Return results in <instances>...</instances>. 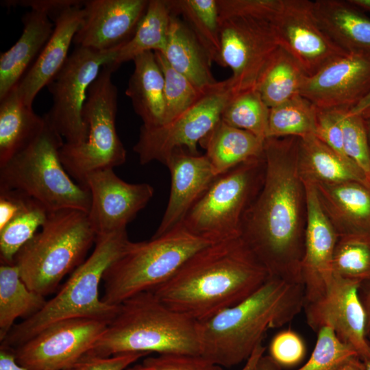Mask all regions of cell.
I'll use <instances>...</instances> for the list:
<instances>
[{
	"mask_svg": "<svg viewBox=\"0 0 370 370\" xmlns=\"http://www.w3.org/2000/svg\"><path fill=\"white\" fill-rule=\"evenodd\" d=\"M298 151V137L265 139L263 184L241 237L271 276L301 284L306 208Z\"/></svg>",
	"mask_w": 370,
	"mask_h": 370,
	"instance_id": "6da1fadb",
	"label": "cell"
},
{
	"mask_svg": "<svg viewBox=\"0 0 370 370\" xmlns=\"http://www.w3.org/2000/svg\"><path fill=\"white\" fill-rule=\"evenodd\" d=\"M270 276L238 237L201 249L151 291L171 308L199 321L244 300Z\"/></svg>",
	"mask_w": 370,
	"mask_h": 370,
	"instance_id": "7a4b0ae2",
	"label": "cell"
},
{
	"mask_svg": "<svg viewBox=\"0 0 370 370\" xmlns=\"http://www.w3.org/2000/svg\"><path fill=\"white\" fill-rule=\"evenodd\" d=\"M304 305L302 284L270 276L244 300L197 321L201 355L223 368L246 361L269 330L292 321Z\"/></svg>",
	"mask_w": 370,
	"mask_h": 370,
	"instance_id": "3957f363",
	"label": "cell"
},
{
	"mask_svg": "<svg viewBox=\"0 0 370 370\" xmlns=\"http://www.w3.org/2000/svg\"><path fill=\"white\" fill-rule=\"evenodd\" d=\"M126 353L201 355L197 321L142 292L120 304L114 317L86 354L108 357Z\"/></svg>",
	"mask_w": 370,
	"mask_h": 370,
	"instance_id": "277c9868",
	"label": "cell"
},
{
	"mask_svg": "<svg viewBox=\"0 0 370 370\" xmlns=\"http://www.w3.org/2000/svg\"><path fill=\"white\" fill-rule=\"evenodd\" d=\"M127 231L97 235L90 255L77 267L56 295L36 314L15 324L1 345L16 348L57 322L90 318L109 323L119 305H110L99 297V288L106 269L129 247Z\"/></svg>",
	"mask_w": 370,
	"mask_h": 370,
	"instance_id": "5b68a950",
	"label": "cell"
},
{
	"mask_svg": "<svg viewBox=\"0 0 370 370\" xmlns=\"http://www.w3.org/2000/svg\"><path fill=\"white\" fill-rule=\"evenodd\" d=\"M96 238L88 213L76 209L51 212L41 231L18 251L13 264L27 287L45 297L84 262Z\"/></svg>",
	"mask_w": 370,
	"mask_h": 370,
	"instance_id": "8992f818",
	"label": "cell"
},
{
	"mask_svg": "<svg viewBox=\"0 0 370 370\" xmlns=\"http://www.w3.org/2000/svg\"><path fill=\"white\" fill-rule=\"evenodd\" d=\"M64 143L46 120L40 135L0 167V190L18 191L40 202L49 212L76 209L88 213L90 191L75 182L64 168L60 156Z\"/></svg>",
	"mask_w": 370,
	"mask_h": 370,
	"instance_id": "52a82bcc",
	"label": "cell"
},
{
	"mask_svg": "<svg viewBox=\"0 0 370 370\" xmlns=\"http://www.w3.org/2000/svg\"><path fill=\"white\" fill-rule=\"evenodd\" d=\"M212 243L181 224L149 241H132L103 274L102 301L116 306L136 294L153 291L169 280L196 252Z\"/></svg>",
	"mask_w": 370,
	"mask_h": 370,
	"instance_id": "ba28073f",
	"label": "cell"
},
{
	"mask_svg": "<svg viewBox=\"0 0 370 370\" xmlns=\"http://www.w3.org/2000/svg\"><path fill=\"white\" fill-rule=\"evenodd\" d=\"M262 156L217 176L180 223L211 243L241 236L244 217L263 184Z\"/></svg>",
	"mask_w": 370,
	"mask_h": 370,
	"instance_id": "9c48e42d",
	"label": "cell"
},
{
	"mask_svg": "<svg viewBox=\"0 0 370 370\" xmlns=\"http://www.w3.org/2000/svg\"><path fill=\"white\" fill-rule=\"evenodd\" d=\"M114 71L107 64L90 86L83 110L88 135L80 144L64 143L60 156L64 168L77 184L86 187L87 176L96 171L125 163L126 150L116 130L118 90L112 80Z\"/></svg>",
	"mask_w": 370,
	"mask_h": 370,
	"instance_id": "30bf717a",
	"label": "cell"
},
{
	"mask_svg": "<svg viewBox=\"0 0 370 370\" xmlns=\"http://www.w3.org/2000/svg\"><path fill=\"white\" fill-rule=\"evenodd\" d=\"M233 97L229 78L218 81L169 123L153 127L142 125L138 141L133 147L140 163L158 161L164 164L177 149L199 154L198 145L221 120L223 110Z\"/></svg>",
	"mask_w": 370,
	"mask_h": 370,
	"instance_id": "8fae6325",
	"label": "cell"
},
{
	"mask_svg": "<svg viewBox=\"0 0 370 370\" xmlns=\"http://www.w3.org/2000/svg\"><path fill=\"white\" fill-rule=\"evenodd\" d=\"M116 52L76 47L47 86L53 103L44 116L65 143L77 145L86 139L88 127L83 119V110L88 90L103 66L112 62Z\"/></svg>",
	"mask_w": 370,
	"mask_h": 370,
	"instance_id": "7c38bea8",
	"label": "cell"
},
{
	"mask_svg": "<svg viewBox=\"0 0 370 370\" xmlns=\"http://www.w3.org/2000/svg\"><path fill=\"white\" fill-rule=\"evenodd\" d=\"M219 27L221 66L232 71L229 79L234 97L256 90L280 47L272 20L252 15L219 16Z\"/></svg>",
	"mask_w": 370,
	"mask_h": 370,
	"instance_id": "4fadbf2b",
	"label": "cell"
},
{
	"mask_svg": "<svg viewBox=\"0 0 370 370\" xmlns=\"http://www.w3.org/2000/svg\"><path fill=\"white\" fill-rule=\"evenodd\" d=\"M108 324L90 318L61 321L12 349L17 362L29 370H64L92 349Z\"/></svg>",
	"mask_w": 370,
	"mask_h": 370,
	"instance_id": "5bb4252c",
	"label": "cell"
},
{
	"mask_svg": "<svg viewBox=\"0 0 370 370\" xmlns=\"http://www.w3.org/2000/svg\"><path fill=\"white\" fill-rule=\"evenodd\" d=\"M280 47L291 55L307 76L346 53L323 31L309 0H280L272 21Z\"/></svg>",
	"mask_w": 370,
	"mask_h": 370,
	"instance_id": "9a60e30c",
	"label": "cell"
},
{
	"mask_svg": "<svg viewBox=\"0 0 370 370\" xmlns=\"http://www.w3.org/2000/svg\"><path fill=\"white\" fill-rule=\"evenodd\" d=\"M361 284L334 275L325 293L306 304L308 325L315 332L331 328L342 341L352 346L365 362L370 358L367 314L360 295Z\"/></svg>",
	"mask_w": 370,
	"mask_h": 370,
	"instance_id": "2e32d148",
	"label": "cell"
},
{
	"mask_svg": "<svg viewBox=\"0 0 370 370\" xmlns=\"http://www.w3.org/2000/svg\"><path fill=\"white\" fill-rule=\"evenodd\" d=\"M370 93V51L347 53L307 76L300 95L322 110H351Z\"/></svg>",
	"mask_w": 370,
	"mask_h": 370,
	"instance_id": "e0dca14e",
	"label": "cell"
},
{
	"mask_svg": "<svg viewBox=\"0 0 370 370\" xmlns=\"http://www.w3.org/2000/svg\"><path fill=\"white\" fill-rule=\"evenodd\" d=\"M86 186L91 199L88 217L97 236L125 230L154 193L150 184L126 182L113 169L90 173Z\"/></svg>",
	"mask_w": 370,
	"mask_h": 370,
	"instance_id": "ac0fdd59",
	"label": "cell"
},
{
	"mask_svg": "<svg viewBox=\"0 0 370 370\" xmlns=\"http://www.w3.org/2000/svg\"><path fill=\"white\" fill-rule=\"evenodd\" d=\"M148 3L147 0L85 1L73 43L100 52L117 51L134 34Z\"/></svg>",
	"mask_w": 370,
	"mask_h": 370,
	"instance_id": "d6986e66",
	"label": "cell"
},
{
	"mask_svg": "<svg viewBox=\"0 0 370 370\" xmlns=\"http://www.w3.org/2000/svg\"><path fill=\"white\" fill-rule=\"evenodd\" d=\"M302 182L306 215L301 280L306 304L323 296L333 278V256L338 236L321 206L314 186Z\"/></svg>",
	"mask_w": 370,
	"mask_h": 370,
	"instance_id": "ffe728a7",
	"label": "cell"
},
{
	"mask_svg": "<svg viewBox=\"0 0 370 370\" xmlns=\"http://www.w3.org/2000/svg\"><path fill=\"white\" fill-rule=\"evenodd\" d=\"M164 164L171 173L170 196L152 237L161 236L180 224L217 177L206 155L193 154L185 149L173 151Z\"/></svg>",
	"mask_w": 370,
	"mask_h": 370,
	"instance_id": "44dd1931",
	"label": "cell"
},
{
	"mask_svg": "<svg viewBox=\"0 0 370 370\" xmlns=\"http://www.w3.org/2000/svg\"><path fill=\"white\" fill-rule=\"evenodd\" d=\"M82 7L69 8L56 18L51 37L16 86L26 106L32 107L38 93L51 82L67 60L69 47L82 23Z\"/></svg>",
	"mask_w": 370,
	"mask_h": 370,
	"instance_id": "7402d4cb",
	"label": "cell"
},
{
	"mask_svg": "<svg viewBox=\"0 0 370 370\" xmlns=\"http://www.w3.org/2000/svg\"><path fill=\"white\" fill-rule=\"evenodd\" d=\"M312 184L338 236L370 234V188L357 182Z\"/></svg>",
	"mask_w": 370,
	"mask_h": 370,
	"instance_id": "603a6c76",
	"label": "cell"
},
{
	"mask_svg": "<svg viewBox=\"0 0 370 370\" xmlns=\"http://www.w3.org/2000/svg\"><path fill=\"white\" fill-rule=\"evenodd\" d=\"M23 32L18 40L0 56V99L16 87L31 63L38 58L53 29L45 13L30 10L22 17ZM28 71V70H27Z\"/></svg>",
	"mask_w": 370,
	"mask_h": 370,
	"instance_id": "cb8c5ba5",
	"label": "cell"
},
{
	"mask_svg": "<svg viewBox=\"0 0 370 370\" xmlns=\"http://www.w3.org/2000/svg\"><path fill=\"white\" fill-rule=\"evenodd\" d=\"M315 17L327 36L347 53L370 51V17L349 0H315Z\"/></svg>",
	"mask_w": 370,
	"mask_h": 370,
	"instance_id": "d4e9b609",
	"label": "cell"
},
{
	"mask_svg": "<svg viewBox=\"0 0 370 370\" xmlns=\"http://www.w3.org/2000/svg\"><path fill=\"white\" fill-rule=\"evenodd\" d=\"M298 169L302 181L334 184L357 182L370 186L360 169L311 134L299 138Z\"/></svg>",
	"mask_w": 370,
	"mask_h": 370,
	"instance_id": "484cf974",
	"label": "cell"
},
{
	"mask_svg": "<svg viewBox=\"0 0 370 370\" xmlns=\"http://www.w3.org/2000/svg\"><path fill=\"white\" fill-rule=\"evenodd\" d=\"M163 55L174 69L199 90L205 91L218 82L212 75V62L206 51L184 21L173 12Z\"/></svg>",
	"mask_w": 370,
	"mask_h": 370,
	"instance_id": "4316f807",
	"label": "cell"
},
{
	"mask_svg": "<svg viewBox=\"0 0 370 370\" xmlns=\"http://www.w3.org/2000/svg\"><path fill=\"white\" fill-rule=\"evenodd\" d=\"M133 62L134 69L125 93L135 112L141 118L143 126H160L164 113L163 73L153 51L143 53Z\"/></svg>",
	"mask_w": 370,
	"mask_h": 370,
	"instance_id": "83f0119b",
	"label": "cell"
},
{
	"mask_svg": "<svg viewBox=\"0 0 370 370\" xmlns=\"http://www.w3.org/2000/svg\"><path fill=\"white\" fill-rule=\"evenodd\" d=\"M264 140L220 120L199 145L206 150L214 175L219 176L245 162L262 156Z\"/></svg>",
	"mask_w": 370,
	"mask_h": 370,
	"instance_id": "f1b7e54d",
	"label": "cell"
},
{
	"mask_svg": "<svg viewBox=\"0 0 370 370\" xmlns=\"http://www.w3.org/2000/svg\"><path fill=\"white\" fill-rule=\"evenodd\" d=\"M46 124L20 99L14 87L0 99V167L32 143Z\"/></svg>",
	"mask_w": 370,
	"mask_h": 370,
	"instance_id": "f546056e",
	"label": "cell"
},
{
	"mask_svg": "<svg viewBox=\"0 0 370 370\" xmlns=\"http://www.w3.org/2000/svg\"><path fill=\"white\" fill-rule=\"evenodd\" d=\"M173 13L172 1L150 0L146 12L133 36L116 52L110 64L116 71L121 64L147 52L165 51L170 18Z\"/></svg>",
	"mask_w": 370,
	"mask_h": 370,
	"instance_id": "4dcf8cb0",
	"label": "cell"
},
{
	"mask_svg": "<svg viewBox=\"0 0 370 370\" xmlns=\"http://www.w3.org/2000/svg\"><path fill=\"white\" fill-rule=\"evenodd\" d=\"M45 297L30 290L14 264L0 266V341L5 339L17 319H27L45 305Z\"/></svg>",
	"mask_w": 370,
	"mask_h": 370,
	"instance_id": "1f68e13d",
	"label": "cell"
},
{
	"mask_svg": "<svg viewBox=\"0 0 370 370\" xmlns=\"http://www.w3.org/2000/svg\"><path fill=\"white\" fill-rule=\"evenodd\" d=\"M306 77L297 62L279 47L261 75L256 90L271 108L300 95Z\"/></svg>",
	"mask_w": 370,
	"mask_h": 370,
	"instance_id": "d6a6232c",
	"label": "cell"
},
{
	"mask_svg": "<svg viewBox=\"0 0 370 370\" xmlns=\"http://www.w3.org/2000/svg\"><path fill=\"white\" fill-rule=\"evenodd\" d=\"M172 5L173 12L182 16L210 62L221 66L217 0H174Z\"/></svg>",
	"mask_w": 370,
	"mask_h": 370,
	"instance_id": "836d02e7",
	"label": "cell"
},
{
	"mask_svg": "<svg viewBox=\"0 0 370 370\" xmlns=\"http://www.w3.org/2000/svg\"><path fill=\"white\" fill-rule=\"evenodd\" d=\"M317 108L301 95L270 108L268 138L314 134L316 130Z\"/></svg>",
	"mask_w": 370,
	"mask_h": 370,
	"instance_id": "e575fe53",
	"label": "cell"
},
{
	"mask_svg": "<svg viewBox=\"0 0 370 370\" xmlns=\"http://www.w3.org/2000/svg\"><path fill=\"white\" fill-rule=\"evenodd\" d=\"M333 273L344 279L370 284V234L338 236L335 246Z\"/></svg>",
	"mask_w": 370,
	"mask_h": 370,
	"instance_id": "d590c367",
	"label": "cell"
},
{
	"mask_svg": "<svg viewBox=\"0 0 370 370\" xmlns=\"http://www.w3.org/2000/svg\"><path fill=\"white\" fill-rule=\"evenodd\" d=\"M48 214L40 202L29 197L23 209L0 230L1 264H13L16 254L44 225Z\"/></svg>",
	"mask_w": 370,
	"mask_h": 370,
	"instance_id": "8d00e7d4",
	"label": "cell"
},
{
	"mask_svg": "<svg viewBox=\"0 0 370 370\" xmlns=\"http://www.w3.org/2000/svg\"><path fill=\"white\" fill-rule=\"evenodd\" d=\"M269 112L270 108L260 93L253 90L232 97L223 110L221 120L265 140L267 138Z\"/></svg>",
	"mask_w": 370,
	"mask_h": 370,
	"instance_id": "74e56055",
	"label": "cell"
},
{
	"mask_svg": "<svg viewBox=\"0 0 370 370\" xmlns=\"http://www.w3.org/2000/svg\"><path fill=\"white\" fill-rule=\"evenodd\" d=\"M154 53L164 78V113L162 123L164 125L186 110L206 90H199L184 75L174 69L162 53Z\"/></svg>",
	"mask_w": 370,
	"mask_h": 370,
	"instance_id": "f35d334b",
	"label": "cell"
},
{
	"mask_svg": "<svg viewBox=\"0 0 370 370\" xmlns=\"http://www.w3.org/2000/svg\"><path fill=\"white\" fill-rule=\"evenodd\" d=\"M317 332V341L310 358L297 370H338L350 358L358 356L355 349L339 339L331 328L323 327Z\"/></svg>",
	"mask_w": 370,
	"mask_h": 370,
	"instance_id": "ab89813d",
	"label": "cell"
},
{
	"mask_svg": "<svg viewBox=\"0 0 370 370\" xmlns=\"http://www.w3.org/2000/svg\"><path fill=\"white\" fill-rule=\"evenodd\" d=\"M338 110L346 154L362 172L370 186V145L365 120L360 114Z\"/></svg>",
	"mask_w": 370,
	"mask_h": 370,
	"instance_id": "60d3db41",
	"label": "cell"
},
{
	"mask_svg": "<svg viewBox=\"0 0 370 370\" xmlns=\"http://www.w3.org/2000/svg\"><path fill=\"white\" fill-rule=\"evenodd\" d=\"M306 355V345L301 336L291 330L278 332L269 345V356L281 368L298 365Z\"/></svg>",
	"mask_w": 370,
	"mask_h": 370,
	"instance_id": "b9f144b4",
	"label": "cell"
},
{
	"mask_svg": "<svg viewBox=\"0 0 370 370\" xmlns=\"http://www.w3.org/2000/svg\"><path fill=\"white\" fill-rule=\"evenodd\" d=\"M142 365L147 370H223L201 355L163 354L147 357Z\"/></svg>",
	"mask_w": 370,
	"mask_h": 370,
	"instance_id": "7bdbcfd3",
	"label": "cell"
},
{
	"mask_svg": "<svg viewBox=\"0 0 370 370\" xmlns=\"http://www.w3.org/2000/svg\"><path fill=\"white\" fill-rule=\"evenodd\" d=\"M314 135L343 159L354 163L347 156L339 110L317 108Z\"/></svg>",
	"mask_w": 370,
	"mask_h": 370,
	"instance_id": "ee69618b",
	"label": "cell"
},
{
	"mask_svg": "<svg viewBox=\"0 0 370 370\" xmlns=\"http://www.w3.org/2000/svg\"><path fill=\"white\" fill-rule=\"evenodd\" d=\"M220 17L252 15L273 21L280 0H217Z\"/></svg>",
	"mask_w": 370,
	"mask_h": 370,
	"instance_id": "f6af8a7d",
	"label": "cell"
},
{
	"mask_svg": "<svg viewBox=\"0 0 370 370\" xmlns=\"http://www.w3.org/2000/svg\"><path fill=\"white\" fill-rule=\"evenodd\" d=\"M147 353H126L100 357L86 355L82 360V370H125Z\"/></svg>",
	"mask_w": 370,
	"mask_h": 370,
	"instance_id": "bcb514c9",
	"label": "cell"
},
{
	"mask_svg": "<svg viewBox=\"0 0 370 370\" xmlns=\"http://www.w3.org/2000/svg\"><path fill=\"white\" fill-rule=\"evenodd\" d=\"M85 1L80 0H6L2 5L7 7H26L46 14L54 21L64 10L71 7H82Z\"/></svg>",
	"mask_w": 370,
	"mask_h": 370,
	"instance_id": "7dc6e473",
	"label": "cell"
},
{
	"mask_svg": "<svg viewBox=\"0 0 370 370\" xmlns=\"http://www.w3.org/2000/svg\"><path fill=\"white\" fill-rule=\"evenodd\" d=\"M29 197L14 190H0V230L25 206Z\"/></svg>",
	"mask_w": 370,
	"mask_h": 370,
	"instance_id": "c3c4849f",
	"label": "cell"
},
{
	"mask_svg": "<svg viewBox=\"0 0 370 370\" xmlns=\"http://www.w3.org/2000/svg\"><path fill=\"white\" fill-rule=\"evenodd\" d=\"M0 370H29L16 360L12 348L0 345Z\"/></svg>",
	"mask_w": 370,
	"mask_h": 370,
	"instance_id": "681fc988",
	"label": "cell"
},
{
	"mask_svg": "<svg viewBox=\"0 0 370 370\" xmlns=\"http://www.w3.org/2000/svg\"><path fill=\"white\" fill-rule=\"evenodd\" d=\"M265 347L262 344L259 345L251 356L245 361L244 367L241 370H254L258 360L264 354Z\"/></svg>",
	"mask_w": 370,
	"mask_h": 370,
	"instance_id": "f907efd6",
	"label": "cell"
},
{
	"mask_svg": "<svg viewBox=\"0 0 370 370\" xmlns=\"http://www.w3.org/2000/svg\"><path fill=\"white\" fill-rule=\"evenodd\" d=\"M254 370H281L269 356L264 354L258 360Z\"/></svg>",
	"mask_w": 370,
	"mask_h": 370,
	"instance_id": "816d5d0a",
	"label": "cell"
},
{
	"mask_svg": "<svg viewBox=\"0 0 370 370\" xmlns=\"http://www.w3.org/2000/svg\"><path fill=\"white\" fill-rule=\"evenodd\" d=\"M338 370H365V365L358 356H354L347 360Z\"/></svg>",
	"mask_w": 370,
	"mask_h": 370,
	"instance_id": "f5cc1de1",
	"label": "cell"
},
{
	"mask_svg": "<svg viewBox=\"0 0 370 370\" xmlns=\"http://www.w3.org/2000/svg\"><path fill=\"white\" fill-rule=\"evenodd\" d=\"M363 297L361 298L363 303L367 319V333L370 331V284L365 285Z\"/></svg>",
	"mask_w": 370,
	"mask_h": 370,
	"instance_id": "db71d44e",
	"label": "cell"
},
{
	"mask_svg": "<svg viewBox=\"0 0 370 370\" xmlns=\"http://www.w3.org/2000/svg\"><path fill=\"white\" fill-rule=\"evenodd\" d=\"M369 107H370V93L357 106L349 110V112L359 114Z\"/></svg>",
	"mask_w": 370,
	"mask_h": 370,
	"instance_id": "11a10c76",
	"label": "cell"
},
{
	"mask_svg": "<svg viewBox=\"0 0 370 370\" xmlns=\"http://www.w3.org/2000/svg\"><path fill=\"white\" fill-rule=\"evenodd\" d=\"M349 1L361 10L370 12V0H349Z\"/></svg>",
	"mask_w": 370,
	"mask_h": 370,
	"instance_id": "9f6ffc18",
	"label": "cell"
},
{
	"mask_svg": "<svg viewBox=\"0 0 370 370\" xmlns=\"http://www.w3.org/2000/svg\"><path fill=\"white\" fill-rule=\"evenodd\" d=\"M365 127L367 130V134L368 136V140L370 145V118L365 119Z\"/></svg>",
	"mask_w": 370,
	"mask_h": 370,
	"instance_id": "6f0895ef",
	"label": "cell"
},
{
	"mask_svg": "<svg viewBox=\"0 0 370 370\" xmlns=\"http://www.w3.org/2000/svg\"><path fill=\"white\" fill-rule=\"evenodd\" d=\"M125 370H147L142 364L127 367Z\"/></svg>",
	"mask_w": 370,
	"mask_h": 370,
	"instance_id": "680465c9",
	"label": "cell"
},
{
	"mask_svg": "<svg viewBox=\"0 0 370 370\" xmlns=\"http://www.w3.org/2000/svg\"><path fill=\"white\" fill-rule=\"evenodd\" d=\"M360 114L365 119L370 118V107L362 112Z\"/></svg>",
	"mask_w": 370,
	"mask_h": 370,
	"instance_id": "91938a15",
	"label": "cell"
},
{
	"mask_svg": "<svg viewBox=\"0 0 370 370\" xmlns=\"http://www.w3.org/2000/svg\"><path fill=\"white\" fill-rule=\"evenodd\" d=\"M64 370H82L81 360L71 367L66 369Z\"/></svg>",
	"mask_w": 370,
	"mask_h": 370,
	"instance_id": "94428289",
	"label": "cell"
},
{
	"mask_svg": "<svg viewBox=\"0 0 370 370\" xmlns=\"http://www.w3.org/2000/svg\"><path fill=\"white\" fill-rule=\"evenodd\" d=\"M368 339L370 342V331L367 333ZM365 365V370H370V358L365 362H363Z\"/></svg>",
	"mask_w": 370,
	"mask_h": 370,
	"instance_id": "6125c7cd",
	"label": "cell"
}]
</instances>
